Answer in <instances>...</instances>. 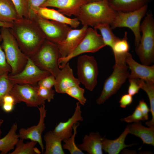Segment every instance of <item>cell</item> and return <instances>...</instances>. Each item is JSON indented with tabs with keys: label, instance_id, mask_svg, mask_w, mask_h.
<instances>
[{
	"label": "cell",
	"instance_id": "d6a6232c",
	"mask_svg": "<svg viewBox=\"0 0 154 154\" xmlns=\"http://www.w3.org/2000/svg\"><path fill=\"white\" fill-rule=\"evenodd\" d=\"M14 4L19 18L29 19L30 9L28 0H11Z\"/></svg>",
	"mask_w": 154,
	"mask_h": 154
},
{
	"label": "cell",
	"instance_id": "74e56055",
	"mask_svg": "<svg viewBox=\"0 0 154 154\" xmlns=\"http://www.w3.org/2000/svg\"><path fill=\"white\" fill-rule=\"evenodd\" d=\"M46 0H28L30 9L29 19H33L35 15L34 11L40 7Z\"/></svg>",
	"mask_w": 154,
	"mask_h": 154
},
{
	"label": "cell",
	"instance_id": "8d00e7d4",
	"mask_svg": "<svg viewBox=\"0 0 154 154\" xmlns=\"http://www.w3.org/2000/svg\"><path fill=\"white\" fill-rule=\"evenodd\" d=\"M38 95L45 100L50 102L54 98L55 91L52 88H48L37 86Z\"/></svg>",
	"mask_w": 154,
	"mask_h": 154
},
{
	"label": "cell",
	"instance_id": "4316f807",
	"mask_svg": "<svg viewBox=\"0 0 154 154\" xmlns=\"http://www.w3.org/2000/svg\"><path fill=\"white\" fill-rule=\"evenodd\" d=\"M137 79L140 88L147 94L149 101L150 110L152 118L151 120L146 122V124L149 127H154V82Z\"/></svg>",
	"mask_w": 154,
	"mask_h": 154
},
{
	"label": "cell",
	"instance_id": "f546056e",
	"mask_svg": "<svg viewBox=\"0 0 154 154\" xmlns=\"http://www.w3.org/2000/svg\"><path fill=\"white\" fill-rule=\"evenodd\" d=\"M79 125V123L77 122L73 126L74 130L73 134L70 137L64 140V144L62 147L64 149L68 150L71 154H83L84 153L76 145L75 143V137L77 133V128Z\"/></svg>",
	"mask_w": 154,
	"mask_h": 154
},
{
	"label": "cell",
	"instance_id": "2e32d148",
	"mask_svg": "<svg viewBox=\"0 0 154 154\" xmlns=\"http://www.w3.org/2000/svg\"><path fill=\"white\" fill-rule=\"evenodd\" d=\"M86 3V0H46L41 7L56 8L65 15L77 17L82 6Z\"/></svg>",
	"mask_w": 154,
	"mask_h": 154
},
{
	"label": "cell",
	"instance_id": "e0dca14e",
	"mask_svg": "<svg viewBox=\"0 0 154 154\" xmlns=\"http://www.w3.org/2000/svg\"><path fill=\"white\" fill-rule=\"evenodd\" d=\"M55 79L56 83L54 86L55 91L59 93H65L70 88L79 85L80 83L78 79L74 76L73 70L68 62L61 68Z\"/></svg>",
	"mask_w": 154,
	"mask_h": 154
},
{
	"label": "cell",
	"instance_id": "d6986e66",
	"mask_svg": "<svg viewBox=\"0 0 154 154\" xmlns=\"http://www.w3.org/2000/svg\"><path fill=\"white\" fill-rule=\"evenodd\" d=\"M34 13L35 15H38L45 19L67 24L74 29L78 27L80 23L77 17H68L58 10L48 7H39L34 11Z\"/></svg>",
	"mask_w": 154,
	"mask_h": 154
},
{
	"label": "cell",
	"instance_id": "f1b7e54d",
	"mask_svg": "<svg viewBox=\"0 0 154 154\" xmlns=\"http://www.w3.org/2000/svg\"><path fill=\"white\" fill-rule=\"evenodd\" d=\"M24 140L19 138L15 145V149L10 154H40L41 152L35 146L37 142L31 141L24 143Z\"/></svg>",
	"mask_w": 154,
	"mask_h": 154
},
{
	"label": "cell",
	"instance_id": "60d3db41",
	"mask_svg": "<svg viewBox=\"0 0 154 154\" xmlns=\"http://www.w3.org/2000/svg\"><path fill=\"white\" fill-rule=\"evenodd\" d=\"M133 101L132 96L127 94H124L122 96L119 102L121 108H125L127 106L130 105L132 103Z\"/></svg>",
	"mask_w": 154,
	"mask_h": 154
},
{
	"label": "cell",
	"instance_id": "8fae6325",
	"mask_svg": "<svg viewBox=\"0 0 154 154\" xmlns=\"http://www.w3.org/2000/svg\"><path fill=\"white\" fill-rule=\"evenodd\" d=\"M51 74L39 68L28 57L27 63L21 72L15 75L9 74L8 76L14 84H28L36 86L40 80Z\"/></svg>",
	"mask_w": 154,
	"mask_h": 154
},
{
	"label": "cell",
	"instance_id": "d4e9b609",
	"mask_svg": "<svg viewBox=\"0 0 154 154\" xmlns=\"http://www.w3.org/2000/svg\"><path fill=\"white\" fill-rule=\"evenodd\" d=\"M19 18L11 0H0V22L13 23Z\"/></svg>",
	"mask_w": 154,
	"mask_h": 154
},
{
	"label": "cell",
	"instance_id": "83f0119b",
	"mask_svg": "<svg viewBox=\"0 0 154 154\" xmlns=\"http://www.w3.org/2000/svg\"><path fill=\"white\" fill-rule=\"evenodd\" d=\"M94 28L100 31L104 43L106 46H109L111 48L115 43L119 39L113 33L108 24H99L95 26Z\"/></svg>",
	"mask_w": 154,
	"mask_h": 154
},
{
	"label": "cell",
	"instance_id": "7dc6e473",
	"mask_svg": "<svg viewBox=\"0 0 154 154\" xmlns=\"http://www.w3.org/2000/svg\"><path fill=\"white\" fill-rule=\"evenodd\" d=\"M100 0H86L87 3L96 1H97Z\"/></svg>",
	"mask_w": 154,
	"mask_h": 154
},
{
	"label": "cell",
	"instance_id": "ab89813d",
	"mask_svg": "<svg viewBox=\"0 0 154 154\" xmlns=\"http://www.w3.org/2000/svg\"><path fill=\"white\" fill-rule=\"evenodd\" d=\"M129 85L128 89V94L132 96L137 94L140 89L137 79H129Z\"/></svg>",
	"mask_w": 154,
	"mask_h": 154
},
{
	"label": "cell",
	"instance_id": "ba28073f",
	"mask_svg": "<svg viewBox=\"0 0 154 154\" xmlns=\"http://www.w3.org/2000/svg\"><path fill=\"white\" fill-rule=\"evenodd\" d=\"M106 46L97 30L88 27L84 38L74 50L66 56L59 58V67L62 68L70 60L77 56L85 53L96 52Z\"/></svg>",
	"mask_w": 154,
	"mask_h": 154
},
{
	"label": "cell",
	"instance_id": "cb8c5ba5",
	"mask_svg": "<svg viewBox=\"0 0 154 154\" xmlns=\"http://www.w3.org/2000/svg\"><path fill=\"white\" fill-rule=\"evenodd\" d=\"M17 128V124L15 122L12 125L7 133L0 139L1 154H6L14 149L19 139V134L16 133Z\"/></svg>",
	"mask_w": 154,
	"mask_h": 154
},
{
	"label": "cell",
	"instance_id": "277c9868",
	"mask_svg": "<svg viewBox=\"0 0 154 154\" xmlns=\"http://www.w3.org/2000/svg\"><path fill=\"white\" fill-rule=\"evenodd\" d=\"M145 15L140 24L142 35L135 51L142 64L149 66L154 60V19L151 11Z\"/></svg>",
	"mask_w": 154,
	"mask_h": 154
},
{
	"label": "cell",
	"instance_id": "ac0fdd59",
	"mask_svg": "<svg viewBox=\"0 0 154 154\" xmlns=\"http://www.w3.org/2000/svg\"><path fill=\"white\" fill-rule=\"evenodd\" d=\"M76 106L73 115L65 122H60L52 131L56 135L63 141L71 137L72 134L73 126L78 121H82L80 105L79 102L76 103Z\"/></svg>",
	"mask_w": 154,
	"mask_h": 154
},
{
	"label": "cell",
	"instance_id": "3957f363",
	"mask_svg": "<svg viewBox=\"0 0 154 154\" xmlns=\"http://www.w3.org/2000/svg\"><path fill=\"white\" fill-rule=\"evenodd\" d=\"M9 28L2 27L0 30L2 38L1 47L7 61L11 68V75L21 72L26 65L28 57L21 51Z\"/></svg>",
	"mask_w": 154,
	"mask_h": 154
},
{
	"label": "cell",
	"instance_id": "7a4b0ae2",
	"mask_svg": "<svg viewBox=\"0 0 154 154\" xmlns=\"http://www.w3.org/2000/svg\"><path fill=\"white\" fill-rule=\"evenodd\" d=\"M116 12L110 6L107 0H100L83 4L76 17L83 25L94 27L102 23L110 25Z\"/></svg>",
	"mask_w": 154,
	"mask_h": 154
},
{
	"label": "cell",
	"instance_id": "484cf974",
	"mask_svg": "<svg viewBox=\"0 0 154 154\" xmlns=\"http://www.w3.org/2000/svg\"><path fill=\"white\" fill-rule=\"evenodd\" d=\"M45 142L44 154H64L62 145V140L52 131L48 132L44 136Z\"/></svg>",
	"mask_w": 154,
	"mask_h": 154
},
{
	"label": "cell",
	"instance_id": "8992f818",
	"mask_svg": "<svg viewBox=\"0 0 154 154\" xmlns=\"http://www.w3.org/2000/svg\"><path fill=\"white\" fill-rule=\"evenodd\" d=\"M128 68L125 59L115 60L113 72L105 80L101 93L96 100L98 104L104 103L117 92L128 77Z\"/></svg>",
	"mask_w": 154,
	"mask_h": 154
},
{
	"label": "cell",
	"instance_id": "f6af8a7d",
	"mask_svg": "<svg viewBox=\"0 0 154 154\" xmlns=\"http://www.w3.org/2000/svg\"><path fill=\"white\" fill-rule=\"evenodd\" d=\"M12 25L13 23L0 22V27H3L11 28L12 27Z\"/></svg>",
	"mask_w": 154,
	"mask_h": 154
},
{
	"label": "cell",
	"instance_id": "bcb514c9",
	"mask_svg": "<svg viewBox=\"0 0 154 154\" xmlns=\"http://www.w3.org/2000/svg\"><path fill=\"white\" fill-rule=\"evenodd\" d=\"M3 120L2 119H0V139L1 138V136L2 134V131L1 129V126L3 123Z\"/></svg>",
	"mask_w": 154,
	"mask_h": 154
},
{
	"label": "cell",
	"instance_id": "4fadbf2b",
	"mask_svg": "<svg viewBox=\"0 0 154 154\" xmlns=\"http://www.w3.org/2000/svg\"><path fill=\"white\" fill-rule=\"evenodd\" d=\"M38 108L40 113V118L38 124L27 129L21 128L19 130V134L20 139L24 140L29 139L37 142L40 145L42 153H43L44 147L41 135L46 128L44 119L46 116V110L44 104Z\"/></svg>",
	"mask_w": 154,
	"mask_h": 154
},
{
	"label": "cell",
	"instance_id": "9c48e42d",
	"mask_svg": "<svg viewBox=\"0 0 154 154\" xmlns=\"http://www.w3.org/2000/svg\"><path fill=\"white\" fill-rule=\"evenodd\" d=\"M77 73L80 82L87 89L92 91L97 84L98 73L97 63L94 57L86 55L79 56Z\"/></svg>",
	"mask_w": 154,
	"mask_h": 154
},
{
	"label": "cell",
	"instance_id": "e575fe53",
	"mask_svg": "<svg viewBox=\"0 0 154 154\" xmlns=\"http://www.w3.org/2000/svg\"><path fill=\"white\" fill-rule=\"evenodd\" d=\"M2 38L0 34V76L11 73V68L8 63L4 51L1 46Z\"/></svg>",
	"mask_w": 154,
	"mask_h": 154
},
{
	"label": "cell",
	"instance_id": "4dcf8cb0",
	"mask_svg": "<svg viewBox=\"0 0 154 154\" xmlns=\"http://www.w3.org/2000/svg\"><path fill=\"white\" fill-rule=\"evenodd\" d=\"M8 74L0 76V106L1 107L4 97L10 94L15 85L9 78Z\"/></svg>",
	"mask_w": 154,
	"mask_h": 154
},
{
	"label": "cell",
	"instance_id": "ee69618b",
	"mask_svg": "<svg viewBox=\"0 0 154 154\" xmlns=\"http://www.w3.org/2000/svg\"><path fill=\"white\" fill-rule=\"evenodd\" d=\"M3 103L15 105L13 97L10 94L7 95L4 97L3 99Z\"/></svg>",
	"mask_w": 154,
	"mask_h": 154
},
{
	"label": "cell",
	"instance_id": "603a6c76",
	"mask_svg": "<svg viewBox=\"0 0 154 154\" xmlns=\"http://www.w3.org/2000/svg\"><path fill=\"white\" fill-rule=\"evenodd\" d=\"M129 133L140 138L143 143L154 146V127L143 126L140 121L129 125Z\"/></svg>",
	"mask_w": 154,
	"mask_h": 154
},
{
	"label": "cell",
	"instance_id": "ffe728a7",
	"mask_svg": "<svg viewBox=\"0 0 154 154\" xmlns=\"http://www.w3.org/2000/svg\"><path fill=\"white\" fill-rule=\"evenodd\" d=\"M102 137L98 132H92L86 135L83 139V143L77 145L82 151L90 154H102Z\"/></svg>",
	"mask_w": 154,
	"mask_h": 154
},
{
	"label": "cell",
	"instance_id": "d590c367",
	"mask_svg": "<svg viewBox=\"0 0 154 154\" xmlns=\"http://www.w3.org/2000/svg\"><path fill=\"white\" fill-rule=\"evenodd\" d=\"M120 119L121 121H125L128 123L145 121L142 112L138 106L136 107L132 114L126 117Z\"/></svg>",
	"mask_w": 154,
	"mask_h": 154
},
{
	"label": "cell",
	"instance_id": "6da1fadb",
	"mask_svg": "<svg viewBox=\"0 0 154 154\" xmlns=\"http://www.w3.org/2000/svg\"><path fill=\"white\" fill-rule=\"evenodd\" d=\"M9 29L22 52L29 57L37 52L45 39L33 19L19 18L13 22Z\"/></svg>",
	"mask_w": 154,
	"mask_h": 154
},
{
	"label": "cell",
	"instance_id": "1f68e13d",
	"mask_svg": "<svg viewBox=\"0 0 154 154\" xmlns=\"http://www.w3.org/2000/svg\"><path fill=\"white\" fill-rule=\"evenodd\" d=\"M127 33L125 32L123 38L117 41L112 48L115 55H123L128 52L129 46L127 41Z\"/></svg>",
	"mask_w": 154,
	"mask_h": 154
},
{
	"label": "cell",
	"instance_id": "836d02e7",
	"mask_svg": "<svg viewBox=\"0 0 154 154\" xmlns=\"http://www.w3.org/2000/svg\"><path fill=\"white\" fill-rule=\"evenodd\" d=\"M84 89L80 87L79 85H76L68 88L65 93L77 99L80 104L84 106L87 100L84 96Z\"/></svg>",
	"mask_w": 154,
	"mask_h": 154
},
{
	"label": "cell",
	"instance_id": "b9f144b4",
	"mask_svg": "<svg viewBox=\"0 0 154 154\" xmlns=\"http://www.w3.org/2000/svg\"><path fill=\"white\" fill-rule=\"evenodd\" d=\"M138 106L142 112L144 120H147L150 110L147 103L143 100H140Z\"/></svg>",
	"mask_w": 154,
	"mask_h": 154
},
{
	"label": "cell",
	"instance_id": "30bf717a",
	"mask_svg": "<svg viewBox=\"0 0 154 154\" xmlns=\"http://www.w3.org/2000/svg\"><path fill=\"white\" fill-rule=\"evenodd\" d=\"M33 19L40 28L45 39L57 44L64 39L71 29L67 24L48 20L37 15Z\"/></svg>",
	"mask_w": 154,
	"mask_h": 154
},
{
	"label": "cell",
	"instance_id": "44dd1931",
	"mask_svg": "<svg viewBox=\"0 0 154 154\" xmlns=\"http://www.w3.org/2000/svg\"><path fill=\"white\" fill-rule=\"evenodd\" d=\"M129 125L127 126L119 137L114 140H110L104 137L102 142L103 150L109 154H117L124 148L133 145V144L127 145L125 143L126 137L129 133Z\"/></svg>",
	"mask_w": 154,
	"mask_h": 154
},
{
	"label": "cell",
	"instance_id": "52a82bcc",
	"mask_svg": "<svg viewBox=\"0 0 154 154\" xmlns=\"http://www.w3.org/2000/svg\"><path fill=\"white\" fill-rule=\"evenodd\" d=\"M148 8V5L131 11H117L115 17L110 25L112 29L118 28L127 27L133 32L135 37L134 43L136 47L139 44L141 35L140 25L141 19L146 15Z\"/></svg>",
	"mask_w": 154,
	"mask_h": 154
},
{
	"label": "cell",
	"instance_id": "7bdbcfd3",
	"mask_svg": "<svg viewBox=\"0 0 154 154\" xmlns=\"http://www.w3.org/2000/svg\"><path fill=\"white\" fill-rule=\"evenodd\" d=\"M15 105L9 103H3L1 106L3 110L5 112L9 113L12 112Z\"/></svg>",
	"mask_w": 154,
	"mask_h": 154
},
{
	"label": "cell",
	"instance_id": "9a60e30c",
	"mask_svg": "<svg viewBox=\"0 0 154 154\" xmlns=\"http://www.w3.org/2000/svg\"><path fill=\"white\" fill-rule=\"evenodd\" d=\"M125 60L131 70L128 79L139 78L154 82V65L149 66L139 63L133 59L129 52L126 54Z\"/></svg>",
	"mask_w": 154,
	"mask_h": 154
},
{
	"label": "cell",
	"instance_id": "5bb4252c",
	"mask_svg": "<svg viewBox=\"0 0 154 154\" xmlns=\"http://www.w3.org/2000/svg\"><path fill=\"white\" fill-rule=\"evenodd\" d=\"M88 26L83 25L80 29H72L61 42L57 44L60 57H64L69 55L76 47L84 38Z\"/></svg>",
	"mask_w": 154,
	"mask_h": 154
},
{
	"label": "cell",
	"instance_id": "7c38bea8",
	"mask_svg": "<svg viewBox=\"0 0 154 154\" xmlns=\"http://www.w3.org/2000/svg\"><path fill=\"white\" fill-rule=\"evenodd\" d=\"M10 94L13 97L15 104L23 102L30 107H38L44 104L46 101L38 95L37 86L16 84Z\"/></svg>",
	"mask_w": 154,
	"mask_h": 154
},
{
	"label": "cell",
	"instance_id": "f35d334b",
	"mask_svg": "<svg viewBox=\"0 0 154 154\" xmlns=\"http://www.w3.org/2000/svg\"><path fill=\"white\" fill-rule=\"evenodd\" d=\"M56 83L55 77L52 74L40 80L37 83V86L52 88Z\"/></svg>",
	"mask_w": 154,
	"mask_h": 154
},
{
	"label": "cell",
	"instance_id": "7402d4cb",
	"mask_svg": "<svg viewBox=\"0 0 154 154\" xmlns=\"http://www.w3.org/2000/svg\"><path fill=\"white\" fill-rule=\"evenodd\" d=\"M110 6L116 11L128 12L138 9L151 0H107Z\"/></svg>",
	"mask_w": 154,
	"mask_h": 154
},
{
	"label": "cell",
	"instance_id": "5b68a950",
	"mask_svg": "<svg viewBox=\"0 0 154 154\" xmlns=\"http://www.w3.org/2000/svg\"><path fill=\"white\" fill-rule=\"evenodd\" d=\"M60 57L57 44L45 39L37 52L29 57L39 68L48 71L55 78L60 70L58 64Z\"/></svg>",
	"mask_w": 154,
	"mask_h": 154
}]
</instances>
